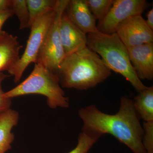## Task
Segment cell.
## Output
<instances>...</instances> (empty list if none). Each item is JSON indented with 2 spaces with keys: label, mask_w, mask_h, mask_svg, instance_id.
I'll return each mask as SVG.
<instances>
[{
  "label": "cell",
  "mask_w": 153,
  "mask_h": 153,
  "mask_svg": "<svg viewBox=\"0 0 153 153\" xmlns=\"http://www.w3.org/2000/svg\"><path fill=\"white\" fill-rule=\"evenodd\" d=\"M78 115L82 121V131L99 139L109 134L126 145L133 153H146L143 146V130L133 101L127 96L120 98L116 114H108L94 105L80 108Z\"/></svg>",
  "instance_id": "1"
},
{
  "label": "cell",
  "mask_w": 153,
  "mask_h": 153,
  "mask_svg": "<svg viewBox=\"0 0 153 153\" xmlns=\"http://www.w3.org/2000/svg\"><path fill=\"white\" fill-rule=\"evenodd\" d=\"M111 74L100 56L88 47L66 56L58 72L61 86L79 90L95 87Z\"/></svg>",
  "instance_id": "2"
},
{
  "label": "cell",
  "mask_w": 153,
  "mask_h": 153,
  "mask_svg": "<svg viewBox=\"0 0 153 153\" xmlns=\"http://www.w3.org/2000/svg\"><path fill=\"white\" fill-rule=\"evenodd\" d=\"M87 47L98 54L111 71L126 78L138 92L146 89L145 85L134 70L128 49L116 33H101L87 35Z\"/></svg>",
  "instance_id": "3"
},
{
  "label": "cell",
  "mask_w": 153,
  "mask_h": 153,
  "mask_svg": "<svg viewBox=\"0 0 153 153\" xmlns=\"http://www.w3.org/2000/svg\"><path fill=\"white\" fill-rule=\"evenodd\" d=\"M61 86L57 74L36 63L29 76L16 87L5 92L4 95L12 99L22 96L39 94L47 98L50 108H67L69 100Z\"/></svg>",
  "instance_id": "4"
},
{
  "label": "cell",
  "mask_w": 153,
  "mask_h": 153,
  "mask_svg": "<svg viewBox=\"0 0 153 153\" xmlns=\"http://www.w3.org/2000/svg\"><path fill=\"white\" fill-rule=\"evenodd\" d=\"M68 1L57 0L55 16L46 33L36 62L57 75L65 57L60 40L59 25Z\"/></svg>",
  "instance_id": "5"
},
{
  "label": "cell",
  "mask_w": 153,
  "mask_h": 153,
  "mask_svg": "<svg viewBox=\"0 0 153 153\" xmlns=\"http://www.w3.org/2000/svg\"><path fill=\"white\" fill-rule=\"evenodd\" d=\"M55 9L56 7L38 18L30 27V35L24 53L16 65L8 71L9 74L14 76L16 83L20 81L31 63H36L46 33L55 16Z\"/></svg>",
  "instance_id": "6"
},
{
  "label": "cell",
  "mask_w": 153,
  "mask_h": 153,
  "mask_svg": "<svg viewBox=\"0 0 153 153\" xmlns=\"http://www.w3.org/2000/svg\"><path fill=\"white\" fill-rule=\"evenodd\" d=\"M149 6L146 0H114L108 13L98 21L97 29L103 34L116 33L123 23L132 17L142 15Z\"/></svg>",
  "instance_id": "7"
},
{
  "label": "cell",
  "mask_w": 153,
  "mask_h": 153,
  "mask_svg": "<svg viewBox=\"0 0 153 153\" xmlns=\"http://www.w3.org/2000/svg\"><path fill=\"white\" fill-rule=\"evenodd\" d=\"M116 33L128 48L153 43V30L142 15L127 19L119 27Z\"/></svg>",
  "instance_id": "8"
},
{
  "label": "cell",
  "mask_w": 153,
  "mask_h": 153,
  "mask_svg": "<svg viewBox=\"0 0 153 153\" xmlns=\"http://www.w3.org/2000/svg\"><path fill=\"white\" fill-rule=\"evenodd\" d=\"M64 13L68 19L85 34L100 33L96 20L85 0H68Z\"/></svg>",
  "instance_id": "9"
},
{
  "label": "cell",
  "mask_w": 153,
  "mask_h": 153,
  "mask_svg": "<svg viewBox=\"0 0 153 153\" xmlns=\"http://www.w3.org/2000/svg\"><path fill=\"white\" fill-rule=\"evenodd\" d=\"M59 33L65 57L87 47V34L70 21L64 11L60 18Z\"/></svg>",
  "instance_id": "10"
},
{
  "label": "cell",
  "mask_w": 153,
  "mask_h": 153,
  "mask_svg": "<svg viewBox=\"0 0 153 153\" xmlns=\"http://www.w3.org/2000/svg\"><path fill=\"white\" fill-rule=\"evenodd\" d=\"M131 62L139 79H153V43L128 48Z\"/></svg>",
  "instance_id": "11"
},
{
  "label": "cell",
  "mask_w": 153,
  "mask_h": 153,
  "mask_svg": "<svg viewBox=\"0 0 153 153\" xmlns=\"http://www.w3.org/2000/svg\"><path fill=\"white\" fill-rule=\"evenodd\" d=\"M23 46L18 37L5 31L0 36V72L11 70L20 59Z\"/></svg>",
  "instance_id": "12"
},
{
  "label": "cell",
  "mask_w": 153,
  "mask_h": 153,
  "mask_svg": "<svg viewBox=\"0 0 153 153\" xmlns=\"http://www.w3.org/2000/svg\"><path fill=\"white\" fill-rule=\"evenodd\" d=\"M19 118V112L11 108L0 114V153H6L12 148L15 139L12 131Z\"/></svg>",
  "instance_id": "13"
},
{
  "label": "cell",
  "mask_w": 153,
  "mask_h": 153,
  "mask_svg": "<svg viewBox=\"0 0 153 153\" xmlns=\"http://www.w3.org/2000/svg\"><path fill=\"white\" fill-rule=\"evenodd\" d=\"M134 98V107L144 122L153 121V87H148L138 92Z\"/></svg>",
  "instance_id": "14"
},
{
  "label": "cell",
  "mask_w": 153,
  "mask_h": 153,
  "mask_svg": "<svg viewBox=\"0 0 153 153\" xmlns=\"http://www.w3.org/2000/svg\"><path fill=\"white\" fill-rule=\"evenodd\" d=\"M29 15V28L39 17L55 9L57 0H26Z\"/></svg>",
  "instance_id": "15"
},
{
  "label": "cell",
  "mask_w": 153,
  "mask_h": 153,
  "mask_svg": "<svg viewBox=\"0 0 153 153\" xmlns=\"http://www.w3.org/2000/svg\"><path fill=\"white\" fill-rule=\"evenodd\" d=\"M11 10L19 19L20 30L29 28L30 15L26 0H12Z\"/></svg>",
  "instance_id": "16"
},
{
  "label": "cell",
  "mask_w": 153,
  "mask_h": 153,
  "mask_svg": "<svg viewBox=\"0 0 153 153\" xmlns=\"http://www.w3.org/2000/svg\"><path fill=\"white\" fill-rule=\"evenodd\" d=\"M114 0H85L96 20L100 21L109 12Z\"/></svg>",
  "instance_id": "17"
},
{
  "label": "cell",
  "mask_w": 153,
  "mask_h": 153,
  "mask_svg": "<svg viewBox=\"0 0 153 153\" xmlns=\"http://www.w3.org/2000/svg\"><path fill=\"white\" fill-rule=\"evenodd\" d=\"M98 139L95 137L82 131L79 134L76 147L68 153H88Z\"/></svg>",
  "instance_id": "18"
},
{
  "label": "cell",
  "mask_w": 153,
  "mask_h": 153,
  "mask_svg": "<svg viewBox=\"0 0 153 153\" xmlns=\"http://www.w3.org/2000/svg\"><path fill=\"white\" fill-rule=\"evenodd\" d=\"M142 126L143 146L146 153H153V121L144 122Z\"/></svg>",
  "instance_id": "19"
},
{
  "label": "cell",
  "mask_w": 153,
  "mask_h": 153,
  "mask_svg": "<svg viewBox=\"0 0 153 153\" xmlns=\"http://www.w3.org/2000/svg\"><path fill=\"white\" fill-rule=\"evenodd\" d=\"M10 75L0 72V114L11 109L12 101L11 99L7 98L5 96V92L2 88L3 81Z\"/></svg>",
  "instance_id": "20"
},
{
  "label": "cell",
  "mask_w": 153,
  "mask_h": 153,
  "mask_svg": "<svg viewBox=\"0 0 153 153\" xmlns=\"http://www.w3.org/2000/svg\"><path fill=\"white\" fill-rule=\"evenodd\" d=\"M13 12L12 10L0 11V36L5 32L2 30L3 25L8 19L13 17Z\"/></svg>",
  "instance_id": "21"
},
{
  "label": "cell",
  "mask_w": 153,
  "mask_h": 153,
  "mask_svg": "<svg viewBox=\"0 0 153 153\" xmlns=\"http://www.w3.org/2000/svg\"><path fill=\"white\" fill-rule=\"evenodd\" d=\"M12 0H0V11L11 10Z\"/></svg>",
  "instance_id": "22"
},
{
  "label": "cell",
  "mask_w": 153,
  "mask_h": 153,
  "mask_svg": "<svg viewBox=\"0 0 153 153\" xmlns=\"http://www.w3.org/2000/svg\"><path fill=\"white\" fill-rule=\"evenodd\" d=\"M146 23L151 29L153 30V9H151L146 14Z\"/></svg>",
  "instance_id": "23"
}]
</instances>
